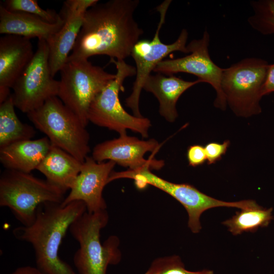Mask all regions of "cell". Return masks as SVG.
Segmentation results:
<instances>
[{"instance_id":"7","label":"cell","mask_w":274,"mask_h":274,"mask_svg":"<svg viewBox=\"0 0 274 274\" xmlns=\"http://www.w3.org/2000/svg\"><path fill=\"white\" fill-rule=\"evenodd\" d=\"M269 66L263 59L248 57L223 68L222 91L236 116L249 117L261 112L260 101Z\"/></svg>"},{"instance_id":"23","label":"cell","mask_w":274,"mask_h":274,"mask_svg":"<svg viewBox=\"0 0 274 274\" xmlns=\"http://www.w3.org/2000/svg\"><path fill=\"white\" fill-rule=\"evenodd\" d=\"M253 14L247 19L250 26L263 35H274V0L251 1Z\"/></svg>"},{"instance_id":"4","label":"cell","mask_w":274,"mask_h":274,"mask_svg":"<svg viewBox=\"0 0 274 274\" xmlns=\"http://www.w3.org/2000/svg\"><path fill=\"white\" fill-rule=\"evenodd\" d=\"M65 192L30 173L6 169L0 178V206L7 207L24 226L31 225L43 203H61Z\"/></svg>"},{"instance_id":"26","label":"cell","mask_w":274,"mask_h":274,"mask_svg":"<svg viewBox=\"0 0 274 274\" xmlns=\"http://www.w3.org/2000/svg\"><path fill=\"white\" fill-rule=\"evenodd\" d=\"M230 142L225 140L223 143L210 142L204 147L207 156L208 164L215 163L220 160L224 155L229 145Z\"/></svg>"},{"instance_id":"29","label":"cell","mask_w":274,"mask_h":274,"mask_svg":"<svg viewBox=\"0 0 274 274\" xmlns=\"http://www.w3.org/2000/svg\"><path fill=\"white\" fill-rule=\"evenodd\" d=\"M10 274H42L36 267L24 266L17 268Z\"/></svg>"},{"instance_id":"28","label":"cell","mask_w":274,"mask_h":274,"mask_svg":"<svg viewBox=\"0 0 274 274\" xmlns=\"http://www.w3.org/2000/svg\"><path fill=\"white\" fill-rule=\"evenodd\" d=\"M272 92H274V63L269 64L262 94L263 96Z\"/></svg>"},{"instance_id":"16","label":"cell","mask_w":274,"mask_h":274,"mask_svg":"<svg viewBox=\"0 0 274 274\" xmlns=\"http://www.w3.org/2000/svg\"><path fill=\"white\" fill-rule=\"evenodd\" d=\"M34 52L30 39L5 35L0 38V104L11 95L17 79L31 60Z\"/></svg>"},{"instance_id":"17","label":"cell","mask_w":274,"mask_h":274,"mask_svg":"<svg viewBox=\"0 0 274 274\" xmlns=\"http://www.w3.org/2000/svg\"><path fill=\"white\" fill-rule=\"evenodd\" d=\"M201 82L198 79L189 81L173 75L166 76L157 73L148 76L143 89L152 93L157 98L160 115L167 121L173 122L178 116L176 104L180 97L187 89Z\"/></svg>"},{"instance_id":"13","label":"cell","mask_w":274,"mask_h":274,"mask_svg":"<svg viewBox=\"0 0 274 274\" xmlns=\"http://www.w3.org/2000/svg\"><path fill=\"white\" fill-rule=\"evenodd\" d=\"M158 142L151 139L145 141L136 137L120 134L118 138L103 142L96 145L92 157L97 162L114 161L129 170L147 168L150 170L160 169L164 165L163 160L152 158L146 159L144 155L148 152H156Z\"/></svg>"},{"instance_id":"24","label":"cell","mask_w":274,"mask_h":274,"mask_svg":"<svg viewBox=\"0 0 274 274\" xmlns=\"http://www.w3.org/2000/svg\"><path fill=\"white\" fill-rule=\"evenodd\" d=\"M144 274H214V271L206 269L188 270L180 257L174 255L154 259Z\"/></svg>"},{"instance_id":"15","label":"cell","mask_w":274,"mask_h":274,"mask_svg":"<svg viewBox=\"0 0 274 274\" xmlns=\"http://www.w3.org/2000/svg\"><path fill=\"white\" fill-rule=\"evenodd\" d=\"M98 0H67L59 13L64 23L48 42L49 64L54 77L66 62L81 28L86 11Z\"/></svg>"},{"instance_id":"1","label":"cell","mask_w":274,"mask_h":274,"mask_svg":"<svg viewBox=\"0 0 274 274\" xmlns=\"http://www.w3.org/2000/svg\"><path fill=\"white\" fill-rule=\"evenodd\" d=\"M139 3V0H110L90 7L66 61L94 55L125 60L144 33L134 18Z\"/></svg>"},{"instance_id":"25","label":"cell","mask_w":274,"mask_h":274,"mask_svg":"<svg viewBox=\"0 0 274 274\" xmlns=\"http://www.w3.org/2000/svg\"><path fill=\"white\" fill-rule=\"evenodd\" d=\"M2 5L8 10L31 14L50 23L61 19L60 14L54 10L41 8L36 0H6Z\"/></svg>"},{"instance_id":"21","label":"cell","mask_w":274,"mask_h":274,"mask_svg":"<svg viewBox=\"0 0 274 274\" xmlns=\"http://www.w3.org/2000/svg\"><path fill=\"white\" fill-rule=\"evenodd\" d=\"M11 94L0 104V149L17 142L30 140L36 134L32 126L19 120Z\"/></svg>"},{"instance_id":"27","label":"cell","mask_w":274,"mask_h":274,"mask_svg":"<svg viewBox=\"0 0 274 274\" xmlns=\"http://www.w3.org/2000/svg\"><path fill=\"white\" fill-rule=\"evenodd\" d=\"M187 157L189 165L193 167L203 164L207 160L204 147L200 145H193L188 147Z\"/></svg>"},{"instance_id":"8","label":"cell","mask_w":274,"mask_h":274,"mask_svg":"<svg viewBox=\"0 0 274 274\" xmlns=\"http://www.w3.org/2000/svg\"><path fill=\"white\" fill-rule=\"evenodd\" d=\"M111 62L116 66V77L92 102L88 113V121L117 131L119 135L126 133V130L130 129L147 138L151 126L150 120L143 116L129 114L122 107L119 97L120 92L124 91L123 83L125 80L135 76V67L125 60L111 59Z\"/></svg>"},{"instance_id":"3","label":"cell","mask_w":274,"mask_h":274,"mask_svg":"<svg viewBox=\"0 0 274 274\" xmlns=\"http://www.w3.org/2000/svg\"><path fill=\"white\" fill-rule=\"evenodd\" d=\"M106 210L90 213L87 211L75 221L69 231L79 245L73 261L79 274H106L110 265L121 259L120 241L116 235L100 242V231L108 224Z\"/></svg>"},{"instance_id":"22","label":"cell","mask_w":274,"mask_h":274,"mask_svg":"<svg viewBox=\"0 0 274 274\" xmlns=\"http://www.w3.org/2000/svg\"><path fill=\"white\" fill-rule=\"evenodd\" d=\"M273 209L265 208L259 204L255 207L236 212L235 215L222 224L234 235L243 232H254L260 227H267L273 219Z\"/></svg>"},{"instance_id":"19","label":"cell","mask_w":274,"mask_h":274,"mask_svg":"<svg viewBox=\"0 0 274 274\" xmlns=\"http://www.w3.org/2000/svg\"><path fill=\"white\" fill-rule=\"evenodd\" d=\"M51 145L47 136L17 142L0 149V161L7 169L30 173L37 169Z\"/></svg>"},{"instance_id":"10","label":"cell","mask_w":274,"mask_h":274,"mask_svg":"<svg viewBox=\"0 0 274 274\" xmlns=\"http://www.w3.org/2000/svg\"><path fill=\"white\" fill-rule=\"evenodd\" d=\"M171 3V0H165L156 7L160 18L152 39L140 40L131 50L130 56L135 62L136 75L131 93L126 99V105L136 117H143L139 109L140 98L144 82L151 74V72L172 52L180 51L189 53L187 44L188 38L187 29H183L177 39L171 44L163 43L159 38V32L165 23L166 13Z\"/></svg>"},{"instance_id":"6","label":"cell","mask_w":274,"mask_h":274,"mask_svg":"<svg viewBox=\"0 0 274 274\" xmlns=\"http://www.w3.org/2000/svg\"><path fill=\"white\" fill-rule=\"evenodd\" d=\"M128 178L134 180L136 187L143 189L148 185L153 186L170 195L186 209L188 215V226L191 231L198 233L201 229V215L208 209L216 207L237 208L246 209L258 204L254 200H243L227 202L210 196L188 184H177L165 180L152 173L150 169L143 168L137 170H127L111 174L110 182L118 179Z\"/></svg>"},{"instance_id":"11","label":"cell","mask_w":274,"mask_h":274,"mask_svg":"<svg viewBox=\"0 0 274 274\" xmlns=\"http://www.w3.org/2000/svg\"><path fill=\"white\" fill-rule=\"evenodd\" d=\"M49 55L47 42L39 40L31 60L12 88L14 105L23 113L34 111L48 99L57 96L59 81L51 75Z\"/></svg>"},{"instance_id":"12","label":"cell","mask_w":274,"mask_h":274,"mask_svg":"<svg viewBox=\"0 0 274 274\" xmlns=\"http://www.w3.org/2000/svg\"><path fill=\"white\" fill-rule=\"evenodd\" d=\"M210 35L205 30L201 38L194 39L187 44L189 54L180 58L164 59L153 72L170 75L185 73L196 76L202 82L211 85L216 92L214 106L225 110L227 103L222 91L221 81L223 68L211 59L209 52Z\"/></svg>"},{"instance_id":"9","label":"cell","mask_w":274,"mask_h":274,"mask_svg":"<svg viewBox=\"0 0 274 274\" xmlns=\"http://www.w3.org/2000/svg\"><path fill=\"white\" fill-rule=\"evenodd\" d=\"M59 72L57 96L86 126L92 102L116 75L93 65L88 59L67 60Z\"/></svg>"},{"instance_id":"18","label":"cell","mask_w":274,"mask_h":274,"mask_svg":"<svg viewBox=\"0 0 274 274\" xmlns=\"http://www.w3.org/2000/svg\"><path fill=\"white\" fill-rule=\"evenodd\" d=\"M64 23V20L48 23L41 18L27 13L13 12L0 6V33L13 35L29 39L37 38L48 42Z\"/></svg>"},{"instance_id":"14","label":"cell","mask_w":274,"mask_h":274,"mask_svg":"<svg viewBox=\"0 0 274 274\" xmlns=\"http://www.w3.org/2000/svg\"><path fill=\"white\" fill-rule=\"evenodd\" d=\"M116 163L112 161L98 162L92 156H87L61 205L65 206L74 201H82L86 204L88 213L106 210L102 191L108 184L109 177Z\"/></svg>"},{"instance_id":"5","label":"cell","mask_w":274,"mask_h":274,"mask_svg":"<svg viewBox=\"0 0 274 274\" xmlns=\"http://www.w3.org/2000/svg\"><path fill=\"white\" fill-rule=\"evenodd\" d=\"M26 114L52 145L84 162L90 151L86 126L58 96L51 97L41 107Z\"/></svg>"},{"instance_id":"2","label":"cell","mask_w":274,"mask_h":274,"mask_svg":"<svg viewBox=\"0 0 274 274\" xmlns=\"http://www.w3.org/2000/svg\"><path fill=\"white\" fill-rule=\"evenodd\" d=\"M87 211L85 203L74 201L65 206L46 202L40 204L33 223L13 230L18 240L30 244L36 267L42 274H77L59 256L60 244L72 223Z\"/></svg>"},{"instance_id":"20","label":"cell","mask_w":274,"mask_h":274,"mask_svg":"<svg viewBox=\"0 0 274 274\" xmlns=\"http://www.w3.org/2000/svg\"><path fill=\"white\" fill-rule=\"evenodd\" d=\"M82 164L68 153L52 145L37 169L48 181L66 192L72 188Z\"/></svg>"}]
</instances>
